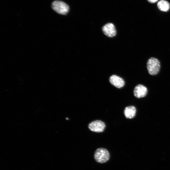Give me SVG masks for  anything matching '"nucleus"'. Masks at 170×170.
I'll return each instance as SVG.
<instances>
[{"mask_svg": "<svg viewBox=\"0 0 170 170\" xmlns=\"http://www.w3.org/2000/svg\"><path fill=\"white\" fill-rule=\"evenodd\" d=\"M52 10L57 14L65 15L68 13L70 7L68 4L64 1L60 0H55L51 3Z\"/></svg>", "mask_w": 170, "mask_h": 170, "instance_id": "obj_1", "label": "nucleus"}, {"mask_svg": "<svg viewBox=\"0 0 170 170\" xmlns=\"http://www.w3.org/2000/svg\"><path fill=\"white\" fill-rule=\"evenodd\" d=\"M161 67L159 61L156 58L151 57L147 61V68L150 74L155 75L159 71Z\"/></svg>", "mask_w": 170, "mask_h": 170, "instance_id": "obj_2", "label": "nucleus"}, {"mask_svg": "<svg viewBox=\"0 0 170 170\" xmlns=\"http://www.w3.org/2000/svg\"><path fill=\"white\" fill-rule=\"evenodd\" d=\"M109 151L104 148H99L95 151L94 158L96 162L99 163H104L107 162L110 158Z\"/></svg>", "mask_w": 170, "mask_h": 170, "instance_id": "obj_3", "label": "nucleus"}, {"mask_svg": "<svg viewBox=\"0 0 170 170\" xmlns=\"http://www.w3.org/2000/svg\"><path fill=\"white\" fill-rule=\"evenodd\" d=\"M105 127V123L99 120L93 121L90 122L88 125V128L90 130L97 133L103 132Z\"/></svg>", "mask_w": 170, "mask_h": 170, "instance_id": "obj_4", "label": "nucleus"}, {"mask_svg": "<svg viewBox=\"0 0 170 170\" xmlns=\"http://www.w3.org/2000/svg\"><path fill=\"white\" fill-rule=\"evenodd\" d=\"M102 30L104 33L107 36L112 37L116 34V30L115 26L112 23H108L103 26Z\"/></svg>", "mask_w": 170, "mask_h": 170, "instance_id": "obj_5", "label": "nucleus"}, {"mask_svg": "<svg viewBox=\"0 0 170 170\" xmlns=\"http://www.w3.org/2000/svg\"><path fill=\"white\" fill-rule=\"evenodd\" d=\"M147 89L142 84H138L135 87L133 91L134 95L136 98H140L145 97L147 94Z\"/></svg>", "mask_w": 170, "mask_h": 170, "instance_id": "obj_6", "label": "nucleus"}, {"mask_svg": "<svg viewBox=\"0 0 170 170\" xmlns=\"http://www.w3.org/2000/svg\"><path fill=\"white\" fill-rule=\"evenodd\" d=\"M110 83L115 87L120 88L125 84V81L121 77L115 75L111 76L109 78Z\"/></svg>", "mask_w": 170, "mask_h": 170, "instance_id": "obj_7", "label": "nucleus"}, {"mask_svg": "<svg viewBox=\"0 0 170 170\" xmlns=\"http://www.w3.org/2000/svg\"><path fill=\"white\" fill-rule=\"evenodd\" d=\"M124 113L126 118L128 119L133 118L135 116L136 109L133 106H127L124 109Z\"/></svg>", "mask_w": 170, "mask_h": 170, "instance_id": "obj_8", "label": "nucleus"}, {"mask_svg": "<svg viewBox=\"0 0 170 170\" xmlns=\"http://www.w3.org/2000/svg\"><path fill=\"white\" fill-rule=\"evenodd\" d=\"M157 7L161 11L166 12L168 11L170 7L169 3L164 0L159 1L157 3Z\"/></svg>", "mask_w": 170, "mask_h": 170, "instance_id": "obj_9", "label": "nucleus"}, {"mask_svg": "<svg viewBox=\"0 0 170 170\" xmlns=\"http://www.w3.org/2000/svg\"><path fill=\"white\" fill-rule=\"evenodd\" d=\"M150 3H155L158 1V0H148Z\"/></svg>", "mask_w": 170, "mask_h": 170, "instance_id": "obj_10", "label": "nucleus"}]
</instances>
